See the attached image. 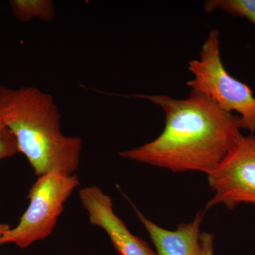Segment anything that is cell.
Wrapping results in <instances>:
<instances>
[{
  "instance_id": "7a4b0ae2",
  "label": "cell",
  "mask_w": 255,
  "mask_h": 255,
  "mask_svg": "<svg viewBox=\"0 0 255 255\" xmlns=\"http://www.w3.org/2000/svg\"><path fill=\"white\" fill-rule=\"evenodd\" d=\"M60 119L50 94L33 86L0 85V119L38 177L52 172L73 175L80 165L82 140L64 135Z\"/></svg>"
},
{
  "instance_id": "277c9868",
  "label": "cell",
  "mask_w": 255,
  "mask_h": 255,
  "mask_svg": "<svg viewBox=\"0 0 255 255\" xmlns=\"http://www.w3.org/2000/svg\"><path fill=\"white\" fill-rule=\"evenodd\" d=\"M80 182L76 174L52 172L38 177L28 194L29 205L19 223L5 233L2 245L13 243L24 249L53 233L64 204Z\"/></svg>"
},
{
  "instance_id": "6da1fadb",
  "label": "cell",
  "mask_w": 255,
  "mask_h": 255,
  "mask_svg": "<svg viewBox=\"0 0 255 255\" xmlns=\"http://www.w3.org/2000/svg\"><path fill=\"white\" fill-rule=\"evenodd\" d=\"M132 97L159 106L165 114L160 135L152 141L119 153L124 158L169 169L209 174L242 135L241 117L219 108L205 95L191 91L178 100L164 95Z\"/></svg>"
},
{
  "instance_id": "7c38bea8",
  "label": "cell",
  "mask_w": 255,
  "mask_h": 255,
  "mask_svg": "<svg viewBox=\"0 0 255 255\" xmlns=\"http://www.w3.org/2000/svg\"><path fill=\"white\" fill-rule=\"evenodd\" d=\"M11 228V226H10L9 224L0 223V246L2 245V239L5 233L7 232L8 231H9Z\"/></svg>"
},
{
  "instance_id": "ba28073f",
  "label": "cell",
  "mask_w": 255,
  "mask_h": 255,
  "mask_svg": "<svg viewBox=\"0 0 255 255\" xmlns=\"http://www.w3.org/2000/svg\"><path fill=\"white\" fill-rule=\"evenodd\" d=\"M9 5L11 14L21 22L36 18L50 21L55 17V6L51 0H11Z\"/></svg>"
},
{
  "instance_id": "9c48e42d",
  "label": "cell",
  "mask_w": 255,
  "mask_h": 255,
  "mask_svg": "<svg viewBox=\"0 0 255 255\" xmlns=\"http://www.w3.org/2000/svg\"><path fill=\"white\" fill-rule=\"evenodd\" d=\"M217 9L233 16L246 18L255 26V0H209L204 3L206 12Z\"/></svg>"
},
{
  "instance_id": "8fae6325",
  "label": "cell",
  "mask_w": 255,
  "mask_h": 255,
  "mask_svg": "<svg viewBox=\"0 0 255 255\" xmlns=\"http://www.w3.org/2000/svg\"><path fill=\"white\" fill-rule=\"evenodd\" d=\"M214 236L211 233H201V255H214Z\"/></svg>"
},
{
  "instance_id": "3957f363",
  "label": "cell",
  "mask_w": 255,
  "mask_h": 255,
  "mask_svg": "<svg viewBox=\"0 0 255 255\" xmlns=\"http://www.w3.org/2000/svg\"><path fill=\"white\" fill-rule=\"evenodd\" d=\"M194 75L187 82L191 91L205 95L221 110L241 118L243 129L255 132V97L251 87L230 75L220 51L219 32L210 31L201 48L199 60L189 62Z\"/></svg>"
},
{
  "instance_id": "30bf717a",
  "label": "cell",
  "mask_w": 255,
  "mask_h": 255,
  "mask_svg": "<svg viewBox=\"0 0 255 255\" xmlns=\"http://www.w3.org/2000/svg\"><path fill=\"white\" fill-rule=\"evenodd\" d=\"M18 152L14 134L0 119V160L12 157Z\"/></svg>"
},
{
  "instance_id": "52a82bcc",
  "label": "cell",
  "mask_w": 255,
  "mask_h": 255,
  "mask_svg": "<svg viewBox=\"0 0 255 255\" xmlns=\"http://www.w3.org/2000/svg\"><path fill=\"white\" fill-rule=\"evenodd\" d=\"M137 218L148 233L157 251V255H201V224L204 214L198 213L194 221L179 225L169 231L147 219L138 210Z\"/></svg>"
},
{
  "instance_id": "5b68a950",
  "label": "cell",
  "mask_w": 255,
  "mask_h": 255,
  "mask_svg": "<svg viewBox=\"0 0 255 255\" xmlns=\"http://www.w3.org/2000/svg\"><path fill=\"white\" fill-rule=\"evenodd\" d=\"M214 195L206 209L223 205L233 209L241 204L255 205V136L243 134L209 174Z\"/></svg>"
},
{
  "instance_id": "8992f818",
  "label": "cell",
  "mask_w": 255,
  "mask_h": 255,
  "mask_svg": "<svg viewBox=\"0 0 255 255\" xmlns=\"http://www.w3.org/2000/svg\"><path fill=\"white\" fill-rule=\"evenodd\" d=\"M83 207L92 226H98L110 237L120 255H157L141 238L132 235L127 225L116 215L112 199L100 187L82 188L79 192Z\"/></svg>"
}]
</instances>
